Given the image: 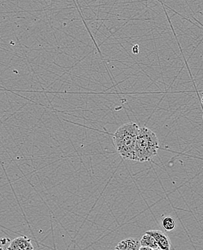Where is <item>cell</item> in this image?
<instances>
[{
	"mask_svg": "<svg viewBox=\"0 0 203 250\" xmlns=\"http://www.w3.org/2000/svg\"><path fill=\"white\" fill-rule=\"evenodd\" d=\"M140 127L134 122L121 125L113 134V142L118 154L125 160L133 161Z\"/></svg>",
	"mask_w": 203,
	"mask_h": 250,
	"instance_id": "1",
	"label": "cell"
},
{
	"mask_svg": "<svg viewBox=\"0 0 203 250\" xmlns=\"http://www.w3.org/2000/svg\"><path fill=\"white\" fill-rule=\"evenodd\" d=\"M159 148L160 142L156 133L147 127H142L136 142L133 161H151L157 155Z\"/></svg>",
	"mask_w": 203,
	"mask_h": 250,
	"instance_id": "2",
	"label": "cell"
},
{
	"mask_svg": "<svg viewBox=\"0 0 203 250\" xmlns=\"http://www.w3.org/2000/svg\"><path fill=\"white\" fill-rule=\"evenodd\" d=\"M7 250H34V248L29 238L22 236L11 241Z\"/></svg>",
	"mask_w": 203,
	"mask_h": 250,
	"instance_id": "3",
	"label": "cell"
},
{
	"mask_svg": "<svg viewBox=\"0 0 203 250\" xmlns=\"http://www.w3.org/2000/svg\"><path fill=\"white\" fill-rule=\"evenodd\" d=\"M146 234H149L155 239L159 248L162 250H170L171 242L169 237L160 230H149L146 231Z\"/></svg>",
	"mask_w": 203,
	"mask_h": 250,
	"instance_id": "4",
	"label": "cell"
},
{
	"mask_svg": "<svg viewBox=\"0 0 203 250\" xmlns=\"http://www.w3.org/2000/svg\"><path fill=\"white\" fill-rule=\"evenodd\" d=\"M141 248L140 241L130 238L121 241L117 245L115 250H140Z\"/></svg>",
	"mask_w": 203,
	"mask_h": 250,
	"instance_id": "5",
	"label": "cell"
},
{
	"mask_svg": "<svg viewBox=\"0 0 203 250\" xmlns=\"http://www.w3.org/2000/svg\"><path fill=\"white\" fill-rule=\"evenodd\" d=\"M141 245L143 248H151L155 250L160 249L155 239L153 236L149 235V234H145L142 236L140 240Z\"/></svg>",
	"mask_w": 203,
	"mask_h": 250,
	"instance_id": "6",
	"label": "cell"
},
{
	"mask_svg": "<svg viewBox=\"0 0 203 250\" xmlns=\"http://www.w3.org/2000/svg\"><path fill=\"white\" fill-rule=\"evenodd\" d=\"M162 226L166 231H171L175 229L177 223L171 216H166L162 221Z\"/></svg>",
	"mask_w": 203,
	"mask_h": 250,
	"instance_id": "7",
	"label": "cell"
},
{
	"mask_svg": "<svg viewBox=\"0 0 203 250\" xmlns=\"http://www.w3.org/2000/svg\"><path fill=\"white\" fill-rule=\"evenodd\" d=\"M140 250H155L151 249V248H143V247H142V248H141Z\"/></svg>",
	"mask_w": 203,
	"mask_h": 250,
	"instance_id": "8",
	"label": "cell"
},
{
	"mask_svg": "<svg viewBox=\"0 0 203 250\" xmlns=\"http://www.w3.org/2000/svg\"><path fill=\"white\" fill-rule=\"evenodd\" d=\"M201 102H202V104L203 105V91L202 92V93H201Z\"/></svg>",
	"mask_w": 203,
	"mask_h": 250,
	"instance_id": "9",
	"label": "cell"
},
{
	"mask_svg": "<svg viewBox=\"0 0 203 250\" xmlns=\"http://www.w3.org/2000/svg\"><path fill=\"white\" fill-rule=\"evenodd\" d=\"M161 250V249H158V250Z\"/></svg>",
	"mask_w": 203,
	"mask_h": 250,
	"instance_id": "10",
	"label": "cell"
},
{
	"mask_svg": "<svg viewBox=\"0 0 203 250\" xmlns=\"http://www.w3.org/2000/svg\"></svg>",
	"mask_w": 203,
	"mask_h": 250,
	"instance_id": "11",
	"label": "cell"
}]
</instances>
